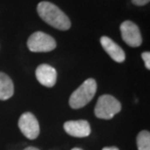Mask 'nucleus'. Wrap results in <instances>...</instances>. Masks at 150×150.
Returning a JSON list of instances; mask_svg holds the SVG:
<instances>
[{
	"mask_svg": "<svg viewBox=\"0 0 150 150\" xmlns=\"http://www.w3.org/2000/svg\"><path fill=\"white\" fill-rule=\"evenodd\" d=\"M37 13L45 23L59 30H68L71 26L70 20L58 6L48 1L37 5Z\"/></svg>",
	"mask_w": 150,
	"mask_h": 150,
	"instance_id": "obj_1",
	"label": "nucleus"
},
{
	"mask_svg": "<svg viewBox=\"0 0 150 150\" xmlns=\"http://www.w3.org/2000/svg\"><path fill=\"white\" fill-rule=\"evenodd\" d=\"M97 82L93 78H89L81 84L79 88H77L71 94L69 98V105L73 109L82 108L87 105L95 97L97 92Z\"/></svg>",
	"mask_w": 150,
	"mask_h": 150,
	"instance_id": "obj_2",
	"label": "nucleus"
},
{
	"mask_svg": "<svg viewBox=\"0 0 150 150\" xmlns=\"http://www.w3.org/2000/svg\"><path fill=\"white\" fill-rule=\"evenodd\" d=\"M121 103L111 95H103L98 98L95 107V115L100 119H112L121 111Z\"/></svg>",
	"mask_w": 150,
	"mask_h": 150,
	"instance_id": "obj_3",
	"label": "nucleus"
},
{
	"mask_svg": "<svg viewBox=\"0 0 150 150\" xmlns=\"http://www.w3.org/2000/svg\"><path fill=\"white\" fill-rule=\"evenodd\" d=\"M57 43L52 36L42 31H36L29 36L28 48L34 53H46L55 50Z\"/></svg>",
	"mask_w": 150,
	"mask_h": 150,
	"instance_id": "obj_4",
	"label": "nucleus"
},
{
	"mask_svg": "<svg viewBox=\"0 0 150 150\" xmlns=\"http://www.w3.org/2000/svg\"><path fill=\"white\" fill-rule=\"evenodd\" d=\"M121 36L126 44L131 47H139L142 43V37L139 28L136 23L131 21H126L120 25Z\"/></svg>",
	"mask_w": 150,
	"mask_h": 150,
	"instance_id": "obj_5",
	"label": "nucleus"
},
{
	"mask_svg": "<svg viewBox=\"0 0 150 150\" xmlns=\"http://www.w3.org/2000/svg\"><path fill=\"white\" fill-rule=\"evenodd\" d=\"M19 128L28 139H35L40 133L38 120L30 112H25L21 115L19 119Z\"/></svg>",
	"mask_w": 150,
	"mask_h": 150,
	"instance_id": "obj_6",
	"label": "nucleus"
},
{
	"mask_svg": "<svg viewBox=\"0 0 150 150\" xmlns=\"http://www.w3.org/2000/svg\"><path fill=\"white\" fill-rule=\"evenodd\" d=\"M35 75L38 80V82L48 88H52L55 86L57 82V70L53 67H51L49 64H42L36 68L35 71Z\"/></svg>",
	"mask_w": 150,
	"mask_h": 150,
	"instance_id": "obj_7",
	"label": "nucleus"
},
{
	"mask_svg": "<svg viewBox=\"0 0 150 150\" xmlns=\"http://www.w3.org/2000/svg\"><path fill=\"white\" fill-rule=\"evenodd\" d=\"M64 131L71 137H86L91 134V126L86 120L67 121L64 125Z\"/></svg>",
	"mask_w": 150,
	"mask_h": 150,
	"instance_id": "obj_8",
	"label": "nucleus"
},
{
	"mask_svg": "<svg viewBox=\"0 0 150 150\" xmlns=\"http://www.w3.org/2000/svg\"><path fill=\"white\" fill-rule=\"evenodd\" d=\"M100 44L104 49V51L108 54L113 61L119 62V64L125 61L126 56L124 50L118 44L115 43L111 38L107 36H103L100 38Z\"/></svg>",
	"mask_w": 150,
	"mask_h": 150,
	"instance_id": "obj_9",
	"label": "nucleus"
},
{
	"mask_svg": "<svg viewBox=\"0 0 150 150\" xmlns=\"http://www.w3.org/2000/svg\"><path fill=\"white\" fill-rule=\"evenodd\" d=\"M14 95L13 81L7 74L0 72V100H9Z\"/></svg>",
	"mask_w": 150,
	"mask_h": 150,
	"instance_id": "obj_10",
	"label": "nucleus"
},
{
	"mask_svg": "<svg viewBox=\"0 0 150 150\" xmlns=\"http://www.w3.org/2000/svg\"><path fill=\"white\" fill-rule=\"evenodd\" d=\"M137 145L139 150H150V133L142 131L137 137Z\"/></svg>",
	"mask_w": 150,
	"mask_h": 150,
	"instance_id": "obj_11",
	"label": "nucleus"
},
{
	"mask_svg": "<svg viewBox=\"0 0 150 150\" xmlns=\"http://www.w3.org/2000/svg\"><path fill=\"white\" fill-rule=\"evenodd\" d=\"M142 58L144 62L145 67L147 69H150V53L149 52H143L142 54Z\"/></svg>",
	"mask_w": 150,
	"mask_h": 150,
	"instance_id": "obj_12",
	"label": "nucleus"
},
{
	"mask_svg": "<svg viewBox=\"0 0 150 150\" xmlns=\"http://www.w3.org/2000/svg\"><path fill=\"white\" fill-rule=\"evenodd\" d=\"M150 0H132L133 4L137 6H144L146 4H148Z\"/></svg>",
	"mask_w": 150,
	"mask_h": 150,
	"instance_id": "obj_13",
	"label": "nucleus"
},
{
	"mask_svg": "<svg viewBox=\"0 0 150 150\" xmlns=\"http://www.w3.org/2000/svg\"><path fill=\"white\" fill-rule=\"evenodd\" d=\"M103 150H119L117 147H114V146H111V147H104L103 148Z\"/></svg>",
	"mask_w": 150,
	"mask_h": 150,
	"instance_id": "obj_14",
	"label": "nucleus"
},
{
	"mask_svg": "<svg viewBox=\"0 0 150 150\" xmlns=\"http://www.w3.org/2000/svg\"><path fill=\"white\" fill-rule=\"evenodd\" d=\"M23 150H39V149L36 148V147H33V146H29V147H26Z\"/></svg>",
	"mask_w": 150,
	"mask_h": 150,
	"instance_id": "obj_15",
	"label": "nucleus"
},
{
	"mask_svg": "<svg viewBox=\"0 0 150 150\" xmlns=\"http://www.w3.org/2000/svg\"><path fill=\"white\" fill-rule=\"evenodd\" d=\"M71 150H83V149H81V148H77V147H75V148H72Z\"/></svg>",
	"mask_w": 150,
	"mask_h": 150,
	"instance_id": "obj_16",
	"label": "nucleus"
}]
</instances>
